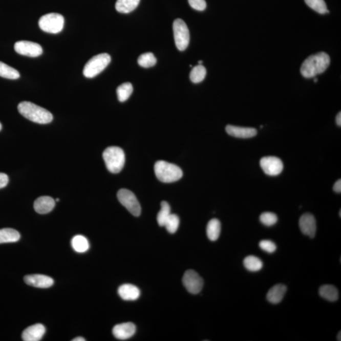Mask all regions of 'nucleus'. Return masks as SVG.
Instances as JSON below:
<instances>
[{"mask_svg": "<svg viewBox=\"0 0 341 341\" xmlns=\"http://www.w3.org/2000/svg\"><path fill=\"white\" fill-rule=\"evenodd\" d=\"M287 291V287L284 284H278L273 286L267 294V299L273 304H278L282 301Z\"/></svg>", "mask_w": 341, "mask_h": 341, "instance_id": "nucleus-19", "label": "nucleus"}, {"mask_svg": "<svg viewBox=\"0 0 341 341\" xmlns=\"http://www.w3.org/2000/svg\"><path fill=\"white\" fill-rule=\"evenodd\" d=\"M56 202H59V199H56ZM56 201H55V202H56Z\"/></svg>", "mask_w": 341, "mask_h": 341, "instance_id": "nucleus-45", "label": "nucleus"}, {"mask_svg": "<svg viewBox=\"0 0 341 341\" xmlns=\"http://www.w3.org/2000/svg\"><path fill=\"white\" fill-rule=\"evenodd\" d=\"M55 200L52 197L42 196L34 202V208L36 212L40 215H45L50 212L55 208Z\"/></svg>", "mask_w": 341, "mask_h": 341, "instance_id": "nucleus-16", "label": "nucleus"}, {"mask_svg": "<svg viewBox=\"0 0 341 341\" xmlns=\"http://www.w3.org/2000/svg\"><path fill=\"white\" fill-rule=\"evenodd\" d=\"M119 202L123 205L133 216H139L141 214V206L136 196L131 190L121 189L117 194Z\"/></svg>", "mask_w": 341, "mask_h": 341, "instance_id": "nucleus-8", "label": "nucleus"}, {"mask_svg": "<svg viewBox=\"0 0 341 341\" xmlns=\"http://www.w3.org/2000/svg\"><path fill=\"white\" fill-rule=\"evenodd\" d=\"M305 2L308 7L320 14L329 13L324 0H305Z\"/></svg>", "mask_w": 341, "mask_h": 341, "instance_id": "nucleus-30", "label": "nucleus"}, {"mask_svg": "<svg viewBox=\"0 0 341 341\" xmlns=\"http://www.w3.org/2000/svg\"><path fill=\"white\" fill-rule=\"evenodd\" d=\"M161 206V210L159 211L158 216H157V221H158L159 226H164L167 218H169L172 213H170L169 205L167 202H162Z\"/></svg>", "mask_w": 341, "mask_h": 341, "instance_id": "nucleus-29", "label": "nucleus"}, {"mask_svg": "<svg viewBox=\"0 0 341 341\" xmlns=\"http://www.w3.org/2000/svg\"><path fill=\"white\" fill-rule=\"evenodd\" d=\"M154 172L158 179L163 183L175 182L183 177V172L180 167L164 161L156 162Z\"/></svg>", "mask_w": 341, "mask_h": 341, "instance_id": "nucleus-3", "label": "nucleus"}, {"mask_svg": "<svg viewBox=\"0 0 341 341\" xmlns=\"http://www.w3.org/2000/svg\"><path fill=\"white\" fill-rule=\"evenodd\" d=\"M206 74V69L202 66V65H199V66L195 67L192 69L190 75H189V78H190L192 82L198 83L204 80Z\"/></svg>", "mask_w": 341, "mask_h": 341, "instance_id": "nucleus-27", "label": "nucleus"}, {"mask_svg": "<svg viewBox=\"0 0 341 341\" xmlns=\"http://www.w3.org/2000/svg\"><path fill=\"white\" fill-rule=\"evenodd\" d=\"M300 228L303 234L314 238L316 233V224L315 217L311 214L303 215L300 219Z\"/></svg>", "mask_w": 341, "mask_h": 341, "instance_id": "nucleus-13", "label": "nucleus"}, {"mask_svg": "<svg viewBox=\"0 0 341 341\" xmlns=\"http://www.w3.org/2000/svg\"><path fill=\"white\" fill-rule=\"evenodd\" d=\"M2 129V125L1 123H0V131H1Z\"/></svg>", "mask_w": 341, "mask_h": 341, "instance_id": "nucleus-43", "label": "nucleus"}, {"mask_svg": "<svg viewBox=\"0 0 341 341\" xmlns=\"http://www.w3.org/2000/svg\"><path fill=\"white\" fill-rule=\"evenodd\" d=\"M175 45L180 51L185 50L189 42V32L187 26L183 20L178 18L173 26Z\"/></svg>", "mask_w": 341, "mask_h": 341, "instance_id": "nucleus-7", "label": "nucleus"}, {"mask_svg": "<svg viewBox=\"0 0 341 341\" xmlns=\"http://www.w3.org/2000/svg\"><path fill=\"white\" fill-rule=\"evenodd\" d=\"M140 0H117L116 10L118 12L129 13L134 11L139 5Z\"/></svg>", "mask_w": 341, "mask_h": 341, "instance_id": "nucleus-23", "label": "nucleus"}, {"mask_svg": "<svg viewBox=\"0 0 341 341\" xmlns=\"http://www.w3.org/2000/svg\"><path fill=\"white\" fill-rule=\"evenodd\" d=\"M0 77L15 80L20 77V74L17 70L0 61Z\"/></svg>", "mask_w": 341, "mask_h": 341, "instance_id": "nucleus-26", "label": "nucleus"}, {"mask_svg": "<svg viewBox=\"0 0 341 341\" xmlns=\"http://www.w3.org/2000/svg\"><path fill=\"white\" fill-rule=\"evenodd\" d=\"M319 294L325 300L329 302H335L339 299V291L335 286L326 284L319 289Z\"/></svg>", "mask_w": 341, "mask_h": 341, "instance_id": "nucleus-20", "label": "nucleus"}, {"mask_svg": "<svg viewBox=\"0 0 341 341\" xmlns=\"http://www.w3.org/2000/svg\"><path fill=\"white\" fill-rule=\"evenodd\" d=\"M24 281L29 286L39 288H48L52 286L54 281L49 276L42 274H32L26 275Z\"/></svg>", "mask_w": 341, "mask_h": 341, "instance_id": "nucleus-14", "label": "nucleus"}, {"mask_svg": "<svg viewBox=\"0 0 341 341\" xmlns=\"http://www.w3.org/2000/svg\"><path fill=\"white\" fill-rule=\"evenodd\" d=\"M73 341H85L86 339L82 337H78L75 338V339H72Z\"/></svg>", "mask_w": 341, "mask_h": 341, "instance_id": "nucleus-39", "label": "nucleus"}, {"mask_svg": "<svg viewBox=\"0 0 341 341\" xmlns=\"http://www.w3.org/2000/svg\"><path fill=\"white\" fill-rule=\"evenodd\" d=\"M112 58L108 53H101L95 56L86 63L83 68V74L86 78L96 77L107 67Z\"/></svg>", "mask_w": 341, "mask_h": 341, "instance_id": "nucleus-5", "label": "nucleus"}, {"mask_svg": "<svg viewBox=\"0 0 341 341\" xmlns=\"http://www.w3.org/2000/svg\"><path fill=\"white\" fill-rule=\"evenodd\" d=\"M157 59L153 53H145L142 54L138 58V63L143 68H150L155 66Z\"/></svg>", "mask_w": 341, "mask_h": 341, "instance_id": "nucleus-31", "label": "nucleus"}, {"mask_svg": "<svg viewBox=\"0 0 341 341\" xmlns=\"http://www.w3.org/2000/svg\"><path fill=\"white\" fill-rule=\"evenodd\" d=\"M189 5L194 9L203 11L206 9L207 4L205 0H188Z\"/></svg>", "mask_w": 341, "mask_h": 341, "instance_id": "nucleus-35", "label": "nucleus"}, {"mask_svg": "<svg viewBox=\"0 0 341 341\" xmlns=\"http://www.w3.org/2000/svg\"><path fill=\"white\" fill-rule=\"evenodd\" d=\"M102 156L105 166L111 173H118L123 168L125 155L122 148L115 146L108 147L104 151Z\"/></svg>", "mask_w": 341, "mask_h": 341, "instance_id": "nucleus-4", "label": "nucleus"}, {"mask_svg": "<svg viewBox=\"0 0 341 341\" xmlns=\"http://www.w3.org/2000/svg\"><path fill=\"white\" fill-rule=\"evenodd\" d=\"M260 248L267 253H274L277 248L275 243L270 240H262L259 243Z\"/></svg>", "mask_w": 341, "mask_h": 341, "instance_id": "nucleus-34", "label": "nucleus"}, {"mask_svg": "<svg viewBox=\"0 0 341 341\" xmlns=\"http://www.w3.org/2000/svg\"><path fill=\"white\" fill-rule=\"evenodd\" d=\"M179 225V217H178L177 215L170 214L169 218H167L166 223H165L164 226L166 227L167 231H168L169 233L173 234L177 231Z\"/></svg>", "mask_w": 341, "mask_h": 341, "instance_id": "nucleus-32", "label": "nucleus"}, {"mask_svg": "<svg viewBox=\"0 0 341 341\" xmlns=\"http://www.w3.org/2000/svg\"><path fill=\"white\" fill-rule=\"evenodd\" d=\"M9 183V177L5 173H0V189L5 187Z\"/></svg>", "mask_w": 341, "mask_h": 341, "instance_id": "nucleus-36", "label": "nucleus"}, {"mask_svg": "<svg viewBox=\"0 0 341 341\" xmlns=\"http://www.w3.org/2000/svg\"><path fill=\"white\" fill-rule=\"evenodd\" d=\"M339 217H341V210L339 211Z\"/></svg>", "mask_w": 341, "mask_h": 341, "instance_id": "nucleus-44", "label": "nucleus"}, {"mask_svg": "<svg viewBox=\"0 0 341 341\" xmlns=\"http://www.w3.org/2000/svg\"><path fill=\"white\" fill-rule=\"evenodd\" d=\"M119 101H126L133 93V86L131 83H123L117 88L116 90Z\"/></svg>", "mask_w": 341, "mask_h": 341, "instance_id": "nucleus-28", "label": "nucleus"}, {"mask_svg": "<svg viewBox=\"0 0 341 341\" xmlns=\"http://www.w3.org/2000/svg\"><path fill=\"white\" fill-rule=\"evenodd\" d=\"M182 281L186 290L193 294L199 293L204 286L202 278L193 270H188L185 272Z\"/></svg>", "mask_w": 341, "mask_h": 341, "instance_id": "nucleus-9", "label": "nucleus"}, {"mask_svg": "<svg viewBox=\"0 0 341 341\" xmlns=\"http://www.w3.org/2000/svg\"><path fill=\"white\" fill-rule=\"evenodd\" d=\"M331 59L328 54L321 52L308 57L303 62L301 69L302 75L307 78L315 77L326 71L329 67Z\"/></svg>", "mask_w": 341, "mask_h": 341, "instance_id": "nucleus-1", "label": "nucleus"}, {"mask_svg": "<svg viewBox=\"0 0 341 341\" xmlns=\"http://www.w3.org/2000/svg\"><path fill=\"white\" fill-rule=\"evenodd\" d=\"M260 164L265 174L269 176H278L284 168L282 161L274 156L264 157L261 159Z\"/></svg>", "mask_w": 341, "mask_h": 341, "instance_id": "nucleus-10", "label": "nucleus"}, {"mask_svg": "<svg viewBox=\"0 0 341 341\" xmlns=\"http://www.w3.org/2000/svg\"><path fill=\"white\" fill-rule=\"evenodd\" d=\"M317 81H318L317 78H314V82H317Z\"/></svg>", "mask_w": 341, "mask_h": 341, "instance_id": "nucleus-41", "label": "nucleus"}, {"mask_svg": "<svg viewBox=\"0 0 341 341\" xmlns=\"http://www.w3.org/2000/svg\"><path fill=\"white\" fill-rule=\"evenodd\" d=\"M65 19L59 13H51L42 16L39 20V26L43 31L57 34L63 29Z\"/></svg>", "mask_w": 341, "mask_h": 341, "instance_id": "nucleus-6", "label": "nucleus"}, {"mask_svg": "<svg viewBox=\"0 0 341 341\" xmlns=\"http://www.w3.org/2000/svg\"><path fill=\"white\" fill-rule=\"evenodd\" d=\"M333 189L335 192H336L337 194L341 193V180L340 179L338 180L335 183L334 186H333Z\"/></svg>", "mask_w": 341, "mask_h": 341, "instance_id": "nucleus-37", "label": "nucleus"}, {"mask_svg": "<svg viewBox=\"0 0 341 341\" xmlns=\"http://www.w3.org/2000/svg\"><path fill=\"white\" fill-rule=\"evenodd\" d=\"M335 121H336V123L338 126H341V113L339 112V113L337 114V115L336 116V119H335Z\"/></svg>", "mask_w": 341, "mask_h": 341, "instance_id": "nucleus-38", "label": "nucleus"}, {"mask_svg": "<svg viewBox=\"0 0 341 341\" xmlns=\"http://www.w3.org/2000/svg\"><path fill=\"white\" fill-rule=\"evenodd\" d=\"M136 332V326L132 322L116 325L113 329V334L116 339L126 340L130 339Z\"/></svg>", "mask_w": 341, "mask_h": 341, "instance_id": "nucleus-12", "label": "nucleus"}, {"mask_svg": "<svg viewBox=\"0 0 341 341\" xmlns=\"http://www.w3.org/2000/svg\"><path fill=\"white\" fill-rule=\"evenodd\" d=\"M226 131L231 136L241 138V139H248L255 137L257 134L255 129L245 128V127L227 125Z\"/></svg>", "mask_w": 341, "mask_h": 341, "instance_id": "nucleus-18", "label": "nucleus"}, {"mask_svg": "<svg viewBox=\"0 0 341 341\" xmlns=\"http://www.w3.org/2000/svg\"><path fill=\"white\" fill-rule=\"evenodd\" d=\"M221 225L220 221L217 219H212L208 222L207 226V235L208 239L215 242L221 233Z\"/></svg>", "mask_w": 341, "mask_h": 341, "instance_id": "nucleus-21", "label": "nucleus"}, {"mask_svg": "<svg viewBox=\"0 0 341 341\" xmlns=\"http://www.w3.org/2000/svg\"><path fill=\"white\" fill-rule=\"evenodd\" d=\"M18 112L29 120L39 124H48L52 121L53 116L49 111L32 102L24 101L18 105Z\"/></svg>", "mask_w": 341, "mask_h": 341, "instance_id": "nucleus-2", "label": "nucleus"}, {"mask_svg": "<svg viewBox=\"0 0 341 341\" xmlns=\"http://www.w3.org/2000/svg\"><path fill=\"white\" fill-rule=\"evenodd\" d=\"M337 340L338 341H340L341 340V332L340 331L338 333L337 336Z\"/></svg>", "mask_w": 341, "mask_h": 341, "instance_id": "nucleus-40", "label": "nucleus"}, {"mask_svg": "<svg viewBox=\"0 0 341 341\" xmlns=\"http://www.w3.org/2000/svg\"><path fill=\"white\" fill-rule=\"evenodd\" d=\"M202 63H203V61H201V60L199 61V65H202Z\"/></svg>", "mask_w": 341, "mask_h": 341, "instance_id": "nucleus-42", "label": "nucleus"}, {"mask_svg": "<svg viewBox=\"0 0 341 341\" xmlns=\"http://www.w3.org/2000/svg\"><path fill=\"white\" fill-rule=\"evenodd\" d=\"M45 333V327L41 324H36L24 330L22 337L24 341H39Z\"/></svg>", "mask_w": 341, "mask_h": 341, "instance_id": "nucleus-15", "label": "nucleus"}, {"mask_svg": "<svg viewBox=\"0 0 341 341\" xmlns=\"http://www.w3.org/2000/svg\"><path fill=\"white\" fill-rule=\"evenodd\" d=\"M246 269L250 272H257L263 267V262L258 257L250 255L246 257L243 261Z\"/></svg>", "mask_w": 341, "mask_h": 341, "instance_id": "nucleus-25", "label": "nucleus"}, {"mask_svg": "<svg viewBox=\"0 0 341 341\" xmlns=\"http://www.w3.org/2000/svg\"><path fill=\"white\" fill-rule=\"evenodd\" d=\"M14 49L19 55L29 57H37L42 53V48L40 45L28 40H21L16 42Z\"/></svg>", "mask_w": 341, "mask_h": 341, "instance_id": "nucleus-11", "label": "nucleus"}, {"mask_svg": "<svg viewBox=\"0 0 341 341\" xmlns=\"http://www.w3.org/2000/svg\"><path fill=\"white\" fill-rule=\"evenodd\" d=\"M260 221L265 226H272L277 223L278 218L274 213L266 212L262 213L260 216Z\"/></svg>", "mask_w": 341, "mask_h": 341, "instance_id": "nucleus-33", "label": "nucleus"}, {"mask_svg": "<svg viewBox=\"0 0 341 341\" xmlns=\"http://www.w3.org/2000/svg\"><path fill=\"white\" fill-rule=\"evenodd\" d=\"M71 245L73 249L77 253H85L89 249V242L85 237L77 235L72 238Z\"/></svg>", "mask_w": 341, "mask_h": 341, "instance_id": "nucleus-24", "label": "nucleus"}, {"mask_svg": "<svg viewBox=\"0 0 341 341\" xmlns=\"http://www.w3.org/2000/svg\"><path fill=\"white\" fill-rule=\"evenodd\" d=\"M20 238V235L17 230L12 228L0 229V244L17 242Z\"/></svg>", "mask_w": 341, "mask_h": 341, "instance_id": "nucleus-22", "label": "nucleus"}, {"mask_svg": "<svg viewBox=\"0 0 341 341\" xmlns=\"http://www.w3.org/2000/svg\"><path fill=\"white\" fill-rule=\"evenodd\" d=\"M118 294L125 301H135L140 296V291L137 286L131 284H124L118 288Z\"/></svg>", "mask_w": 341, "mask_h": 341, "instance_id": "nucleus-17", "label": "nucleus"}]
</instances>
